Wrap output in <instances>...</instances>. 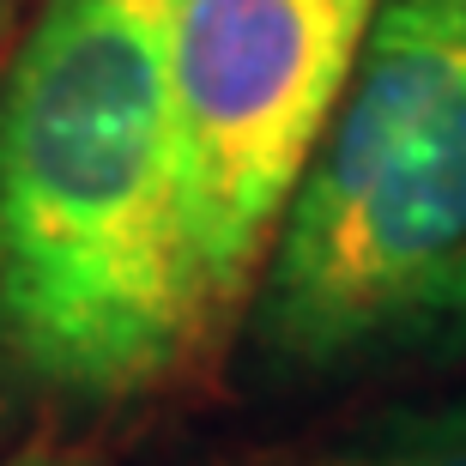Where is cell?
I'll use <instances>...</instances> for the list:
<instances>
[{
  "instance_id": "obj_3",
  "label": "cell",
  "mask_w": 466,
  "mask_h": 466,
  "mask_svg": "<svg viewBox=\"0 0 466 466\" xmlns=\"http://www.w3.org/2000/svg\"><path fill=\"white\" fill-rule=\"evenodd\" d=\"M381 0H170L176 182L212 315L255 291Z\"/></svg>"
},
{
  "instance_id": "obj_2",
  "label": "cell",
  "mask_w": 466,
  "mask_h": 466,
  "mask_svg": "<svg viewBox=\"0 0 466 466\" xmlns=\"http://www.w3.org/2000/svg\"><path fill=\"white\" fill-rule=\"evenodd\" d=\"M248 297L297 381L466 346V0L376 6Z\"/></svg>"
},
{
  "instance_id": "obj_5",
  "label": "cell",
  "mask_w": 466,
  "mask_h": 466,
  "mask_svg": "<svg viewBox=\"0 0 466 466\" xmlns=\"http://www.w3.org/2000/svg\"><path fill=\"white\" fill-rule=\"evenodd\" d=\"M25 6H31V0H0V49L13 43V31H18V18H25Z\"/></svg>"
},
{
  "instance_id": "obj_6",
  "label": "cell",
  "mask_w": 466,
  "mask_h": 466,
  "mask_svg": "<svg viewBox=\"0 0 466 466\" xmlns=\"http://www.w3.org/2000/svg\"><path fill=\"white\" fill-rule=\"evenodd\" d=\"M6 466H79V461H67V454H13Z\"/></svg>"
},
{
  "instance_id": "obj_4",
  "label": "cell",
  "mask_w": 466,
  "mask_h": 466,
  "mask_svg": "<svg viewBox=\"0 0 466 466\" xmlns=\"http://www.w3.org/2000/svg\"><path fill=\"white\" fill-rule=\"evenodd\" d=\"M315 466H466V394L400 406L339 436Z\"/></svg>"
},
{
  "instance_id": "obj_1",
  "label": "cell",
  "mask_w": 466,
  "mask_h": 466,
  "mask_svg": "<svg viewBox=\"0 0 466 466\" xmlns=\"http://www.w3.org/2000/svg\"><path fill=\"white\" fill-rule=\"evenodd\" d=\"M170 0H36L0 67V346L73 400L152 394L212 297L176 182Z\"/></svg>"
}]
</instances>
